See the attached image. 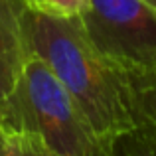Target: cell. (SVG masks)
I'll use <instances>...</instances> for the list:
<instances>
[{
    "label": "cell",
    "instance_id": "obj_1",
    "mask_svg": "<svg viewBox=\"0 0 156 156\" xmlns=\"http://www.w3.org/2000/svg\"><path fill=\"white\" fill-rule=\"evenodd\" d=\"M24 28L30 51L53 71L101 142L115 154L122 138L140 129L130 81L97 51L79 16L59 18L26 8Z\"/></svg>",
    "mask_w": 156,
    "mask_h": 156
},
{
    "label": "cell",
    "instance_id": "obj_5",
    "mask_svg": "<svg viewBox=\"0 0 156 156\" xmlns=\"http://www.w3.org/2000/svg\"><path fill=\"white\" fill-rule=\"evenodd\" d=\"M136 97V111H138V125L140 133L156 144V73L148 81L134 87Z\"/></svg>",
    "mask_w": 156,
    "mask_h": 156
},
{
    "label": "cell",
    "instance_id": "obj_2",
    "mask_svg": "<svg viewBox=\"0 0 156 156\" xmlns=\"http://www.w3.org/2000/svg\"><path fill=\"white\" fill-rule=\"evenodd\" d=\"M18 130L34 133L57 156H115L67 89L32 51L16 95L12 133Z\"/></svg>",
    "mask_w": 156,
    "mask_h": 156
},
{
    "label": "cell",
    "instance_id": "obj_3",
    "mask_svg": "<svg viewBox=\"0 0 156 156\" xmlns=\"http://www.w3.org/2000/svg\"><path fill=\"white\" fill-rule=\"evenodd\" d=\"M79 20L97 51L133 89L156 73V8L148 0H89Z\"/></svg>",
    "mask_w": 156,
    "mask_h": 156
},
{
    "label": "cell",
    "instance_id": "obj_8",
    "mask_svg": "<svg viewBox=\"0 0 156 156\" xmlns=\"http://www.w3.org/2000/svg\"><path fill=\"white\" fill-rule=\"evenodd\" d=\"M115 156H156V144L144 133L136 130L119 142Z\"/></svg>",
    "mask_w": 156,
    "mask_h": 156
},
{
    "label": "cell",
    "instance_id": "obj_11",
    "mask_svg": "<svg viewBox=\"0 0 156 156\" xmlns=\"http://www.w3.org/2000/svg\"><path fill=\"white\" fill-rule=\"evenodd\" d=\"M0 156H6V152H2V150H0Z\"/></svg>",
    "mask_w": 156,
    "mask_h": 156
},
{
    "label": "cell",
    "instance_id": "obj_7",
    "mask_svg": "<svg viewBox=\"0 0 156 156\" xmlns=\"http://www.w3.org/2000/svg\"><path fill=\"white\" fill-rule=\"evenodd\" d=\"M22 2L28 10L38 12V14L73 18V16L83 14L89 0H22Z\"/></svg>",
    "mask_w": 156,
    "mask_h": 156
},
{
    "label": "cell",
    "instance_id": "obj_6",
    "mask_svg": "<svg viewBox=\"0 0 156 156\" xmlns=\"http://www.w3.org/2000/svg\"><path fill=\"white\" fill-rule=\"evenodd\" d=\"M6 156H57L34 133L18 130L6 138Z\"/></svg>",
    "mask_w": 156,
    "mask_h": 156
},
{
    "label": "cell",
    "instance_id": "obj_10",
    "mask_svg": "<svg viewBox=\"0 0 156 156\" xmlns=\"http://www.w3.org/2000/svg\"><path fill=\"white\" fill-rule=\"evenodd\" d=\"M148 2H150V4H152V6L156 8V0H148Z\"/></svg>",
    "mask_w": 156,
    "mask_h": 156
},
{
    "label": "cell",
    "instance_id": "obj_9",
    "mask_svg": "<svg viewBox=\"0 0 156 156\" xmlns=\"http://www.w3.org/2000/svg\"><path fill=\"white\" fill-rule=\"evenodd\" d=\"M6 138H8V134L2 130V126H0V150L2 152H6Z\"/></svg>",
    "mask_w": 156,
    "mask_h": 156
},
{
    "label": "cell",
    "instance_id": "obj_4",
    "mask_svg": "<svg viewBox=\"0 0 156 156\" xmlns=\"http://www.w3.org/2000/svg\"><path fill=\"white\" fill-rule=\"evenodd\" d=\"M22 0H0V126L12 133L16 95L30 57Z\"/></svg>",
    "mask_w": 156,
    "mask_h": 156
}]
</instances>
